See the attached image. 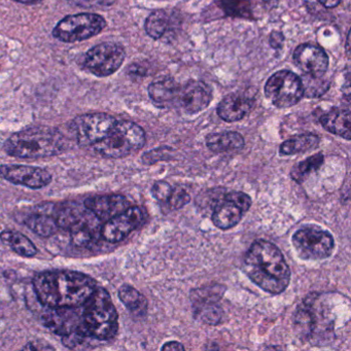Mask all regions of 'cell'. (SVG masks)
<instances>
[{
	"instance_id": "6da1fadb",
	"label": "cell",
	"mask_w": 351,
	"mask_h": 351,
	"mask_svg": "<svg viewBox=\"0 0 351 351\" xmlns=\"http://www.w3.org/2000/svg\"><path fill=\"white\" fill-rule=\"evenodd\" d=\"M38 301L48 308H77L88 301L97 287L89 275L77 271L55 270L40 273L34 278Z\"/></svg>"
},
{
	"instance_id": "7a4b0ae2",
	"label": "cell",
	"mask_w": 351,
	"mask_h": 351,
	"mask_svg": "<svg viewBox=\"0 0 351 351\" xmlns=\"http://www.w3.org/2000/svg\"><path fill=\"white\" fill-rule=\"evenodd\" d=\"M242 270L260 289L271 295L282 293L291 281V269L281 250L268 240H256L244 254Z\"/></svg>"
},
{
	"instance_id": "3957f363",
	"label": "cell",
	"mask_w": 351,
	"mask_h": 351,
	"mask_svg": "<svg viewBox=\"0 0 351 351\" xmlns=\"http://www.w3.org/2000/svg\"><path fill=\"white\" fill-rule=\"evenodd\" d=\"M66 141L60 131L50 127H32L12 135L3 149L19 159H42L60 155Z\"/></svg>"
},
{
	"instance_id": "277c9868",
	"label": "cell",
	"mask_w": 351,
	"mask_h": 351,
	"mask_svg": "<svg viewBox=\"0 0 351 351\" xmlns=\"http://www.w3.org/2000/svg\"><path fill=\"white\" fill-rule=\"evenodd\" d=\"M82 324L86 334L98 341H110L119 330V315L110 293L96 287L91 297L82 306Z\"/></svg>"
},
{
	"instance_id": "5b68a950",
	"label": "cell",
	"mask_w": 351,
	"mask_h": 351,
	"mask_svg": "<svg viewBox=\"0 0 351 351\" xmlns=\"http://www.w3.org/2000/svg\"><path fill=\"white\" fill-rule=\"evenodd\" d=\"M145 145V132L131 121H118L112 132L93 145L95 153L106 159H122Z\"/></svg>"
},
{
	"instance_id": "8992f818",
	"label": "cell",
	"mask_w": 351,
	"mask_h": 351,
	"mask_svg": "<svg viewBox=\"0 0 351 351\" xmlns=\"http://www.w3.org/2000/svg\"><path fill=\"white\" fill-rule=\"evenodd\" d=\"M293 248L304 261H320L334 252L335 240L332 234L319 227H303L291 237Z\"/></svg>"
},
{
	"instance_id": "52a82bcc",
	"label": "cell",
	"mask_w": 351,
	"mask_h": 351,
	"mask_svg": "<svg viewBox=\"0 0 351 351\" xmlns=\"http://www.w3.org/2000/svg\"><path fill=\"white\" fill-rule=\"evenodd\" d=\"M106 21L97 14L82 13L61 20L53 30V36L64 43H77L99 34Z\"/></svg>"
},
{
	"instance_id": "ba28073f",
	"label": "cell",
	"mask_w": 351,
	"mask_h": 351,
	"mask_svg": "<svg viewBox=\"0 0 351 351\" xmlns=\"http://www.w3.org/2000/svg\"><path fill=\"white\" fill-rule=\"evenodd\" d=\"M265 96L277 108H289L304 97L301 77L291 71H279L265 85Z\"/></svg>"
},
{
	"instance_id": "9c48e42d",
	"label": "cell",
	"mask_w": 351,
	"mask_h": 351,
	"mask_svg": "<svg viewBox=\"0 0 351 351\" xmlns=\"http://www.w3.org/2000/svg\"><path fill=\"white\" fill-rule=\"evenodd\" d=\"M125 57L124 47L116 43H104L84 55L82 66L96 77H108L122 66Z\"/></svg>"
},
{
	"instance_id": "30bf717a",
	"label": "cell",
	"mask_w": 351,
	"mask_h": 351,
	"mask_svg": "<svg viewBox=\"0 0 351 351\" xmlns=\"http://www.w3.org/2000/svg\"><path fill=\"white\" fill-rule=\"evenodd\" d=\"M118 120L110 114L93 112L75 118L71 129L80 147H93L112 132Z\"/></svg>"
},
{
	"instance_id": "8fae6325",
	"label": "cell",
	"mask_w": 351,
	"mask_h": 351,
	"mask_svg": "<svg viewBox=\"0 0 351 351\" xmlns=\"http://www.w3.org/2000/svg\"><path fill=\"white\" fill-rule=\"evenodd\" d=\"M145 215L143 207H128L102 225L101 237L110 243H119L145 223Z\"/></svg>"
},
{
	"instance_id": "7c38bea8",
	"label": "cell",
	"mask_w": 351,
	"mask_h": 351,
	"mask_svg": "<svg viewBox=\"0 0 351 351\" xmlns=\"http://www.w3.org/2000/svg\"><path fill=\"white\" fill-rule=\"evenodd\" d=\"M0 178L34 190L46 188L52 182V176L46 169L26 165H0Z\"/></svg>"
},
{
	"instance_id": "4fadbf2b",
	"label": "cell",
	"mask_w": 351,
	"mask_h": 351,
	"mask_svg": "<svg viewBox=\"0 0 351 351\" xmlns=\"http://www.w3.org/2000/svg\"><path fill=\"white\" fill-rule=\"evenodd\" d=\"M213 100L211 88L204 82L190 81L180 86L176 104L184 112L196 114L206 110Z\"/></svg>"
},
{
	"instance_id": "5bb4252c",
	"label": "cell",
	"mask_w": 351,
	"mask_h": 351,
	"mask_svg": "<svg viewBox=\"0 0 351 351\" xmlns=\"http://www.w3.org/2000/svg\"><path fill=\"white\" fill-rule=\"evenodd\" d=\"M293 60L300 71L311 77H324L328 71V55L317 45L309 43L300 45L293 51Z\"/></svg>"
},
{
	"instance_id": "9a60e30c",
	"label": "cell",
	"mask_w": 351,
	"mask_h": 351,
	"mask_svg": "<svg viewBox=\"0 0 351 351\" xmlns=\"http://www.w3.org/2000/svg\"><path fill=\"white\" fill-rule=\"evenodd\" d=\"M84 204L102 223H106L131 206L128 198L123 195L90 197Z\"/></svg>"
},
{
	"instance_id": "2e32d148",
	"label": "cell",
	"mask_w": 351,
	"mask_h": 351,
	"mask_svg": "<svg viewBox=\"0 0 351 351\" xmlns=\"http://www.w3.org/2000/svg\"><path fill=\"white\" fill-rule=\"evenodd\" d=\"M102 221L88 209L85 217L73 226L71 231V241L79 247H90L101 237Z\"/></svg>"
},
{
	"instance_id": "e0dca14e",
	"label": "cell",
	"mask_w": 351,
	"mask_h": 351,
	"mask_svg": "<svg viewBox=\"0 0 351 351\" xmlns=\"http://www.w3.org/2000/svg\"><path fill=\"white\" fill-rule=\"evenodd\" d=\"M254 108V101L246 96L230 94L226 96L217 108L221 120L228 123L238 122L245 118Z\"/></svg>"
},
{
	"instance_id": "ac0fdd59",
	"label": "cell",
	"mask_w": 351,
	"mask_h": 351,
	"mask_svg": "<svg viewBox=\"0 0 351 351\" xmlns=\"http://www.w3.org/2000/svg\"><path fill=\"white\" fill-rule=\"evenodd\" d=\"M320 124L328 132L350 141L351 114L347 108H332L322 114Z\"/></svg>"
},
{
	"instance_id": "d6986e66",
	"label": "cell",
	"mask_w": 351,
	"mask_h": 351,
	"mask_svg": "<svg viewBox=\"0 0 351 351\" xmlns=\"http://www.w3.org/2000/svg\"><path fill=\"white\" fill-rule=\"evenodd\" d=\"M180 87L172 79L154 82L149 86V98L157 108H171L176 104Z\"/></svg>"
},
{
	"instance_id": "ffe728a7",
	"label": "cell",
	"mask_w": 351,
	"mask_h": 351,
	"mask_svg": "<svg viewBox=\"0 0 351 351\" xmlns=\"http://www.w3.org/2000/svg\"><path fill=\"white\" fill-rule=\"evenodd\" d=\"M243 215V211L239 207L223 197L213 208L211 221L219 229L229 230L240 223Z\"/></svg>"
},
{
	"instance_id": "44dd1931",
	"label": "cell",
	"mask_w": 351,
	"mask_h": 351,
	"mask_svg": "<svg viewBox=\"0 0 351 351\" xmlns=\"http://www.w3.org/2000/svg\"><path fill=\"white\" fill-rule=\"evenodd\" d=\"M206 145L215 154L228 153V152L239 151L245 145L244 137L240 133L234 131L211 133L207 135Z\"/></svg>"
},
{
	"instance_id": "7402d4cb",
	"label": "cell",
	"mask_w": 351,
	"mask_h": 351,
	"mask_svg": "<svg viewBox=\"0 0 351 351\" xmlns=\"http://www.w3.org/2000/svg\"><path fill=\"white\" fill-rule=\"evenodd\" d=\"M313 302L305 300L293 315V330L302 341L309 340L315 330L316 316L312 309Z\"/></svg>"
},
{
	"instance_id": "603a6c76",
	"label": "cell",
	"mask_w": 351,
	"mask_h": 351,
	"mask_svg": "<svg viewBox=\"0 0 351 351\" xmlns=\"http://www.w3.org/2000/svg\"><path fill=\"white\" fill-rule=\"evenodd\" d=\"M88 208L85 204L82 205L75 202L63 203L58 205L53 213V217L56 219L59 228L71 230L77 225L87 213Z\"/></svg>"
},
{
	"instance_id": "cb8c5ba5",
	"label": "cell",
	"mask_w": 351,
	"mask_h": 351,
	"mask_svg": "<svg viewBox=\"0 0 351 351\" xmlns=\"http://www.w3.org/2000/svg\"><path fill=\"white\" fill-rule=\"evenodd\" d=\"M319 136L312 133L295 135L281 143L279 153L281 156H291L313 151L319 145Z\"/></svg>"
},
{
	"instance_id": "d4e9b609",
	"label": "cell",
	"mask_w": 351,
	"mask_h": 351,
	"mask_svg": "<svg viewBox=\"0 0 351 351\" xmlns=\"http://www.w3.org/2000/svg\"><path fill=\"white\" fill-rule=\"evenodd\" d=\"M0 240L10 246L12 250L24 258H32L38 254V248L34 242L24 234L7 230L0 234Z\"/></svg>"
},
{
	"instance_id": "484cf974",
	"label": "cell",
	"mask_w": 351,
	"mask_h": 351,
	"mask_svg": "<svg viewBox=\"0 0 351 351\" xmlns=\"http://www.w3.org/2000/svg\"><path fill=\"white\" fill-rule=\"evenodd\" d=\"M119 299L134 316H145L147 311V300L131 285H124L119 289Z\"/></svg>"
},
{
	"instance_id": "4316f807",
	"label": "cell",
	"mask_w": 351,
	"mask_h": 351,
	"mask_svg": "<svg viewBox=\"0 0 351 351\" xmlns=\"http://www.w3.org/2000/svg\"><path fill=\"white\" fill-rule=\"evenodd\" d=\"M25 225L40 237L48 238L58 232V223L53 215L46 213H36L25 219Z\"/></svg>"
},
{
	"instance_id": "83f0119b",
	"label": "cell",
	"mask_w": 351,
	"mask_h": 351,
	"mask_svg": "<svg viewBox=\"0 0 351 351\" xmlns=\"http://www.w3.org/2000/svg\"><path fill=\"white\" fill-rule=\"evenodd\" d=\"M324 162V157L322 153L306 158L305 160L293 166L291 171V180H295L298 184H302L304 180H307L310 174L317 171L322 167Z\"/></svg>"
},
{
	"instance_id": "f1b7e54d",
	"label": "cell",
	"mask_w": 351,
	"mask_h": 351,
	"mask_svg": "<svg viewBox=\"0 0 351 351\" xmlns=\"http://www.w3.org/2000/svg\"><path fill=\"white\" fill-rule=\"evenodd\" d=\"M194 317L208 326H217L223 322V310L219 303L196 304L193 305Z\"/></svg>"
},
{
	"instance_id": "f546056e",
	"label": "cell",
	"mask_w": 351,
	"mask_h": 351,
	"mask_svg": "<svg viewBox=\"0 0 351 351\" xmlns=\"http://www.w3.org/2000/svg\"><path fill=\"white\" fill-rule=\"evenodd\" d=\"M169 25V16L164 10L154 11L145 20V29L153 40H159L165 34Z\"/></svg>"
},
{
	"instance_id": "4dcf8cb0",
	"label": "cell",
	"mask_w": 351,
	"mask_h": 351,
	"mask_svg": "<svg viewBox=\"0 0 351 351\" xmlns=\"http://www.w3.org/2000/svg\"><path fill=\"white\" fill-rule=\"evenodd\" d=\"M226 287L221 285H209L199 287L191 291V301L193 305L196 304L219 303L226 293Z\"/></svg>"
},
{
	"instance_id": "1f68e13d",
	"label": "cell",
	"mask_w": 351,
	"mask_h": 351,
	"mask_svg": "<svg viewBox=\"0 0 351 351\" xmlns=\"http://www.w3.org/2000/svg\"><path fill=\"white\" fill-rule=\"evenodd\" d=\"M217 5L226 15L242 19H252V5L250 0H217Z\"/></svg>"
},
{
	"instance_id": "d6a6232c",
	"label": "cell",
	"mask_w": 351,
	"mask_h": 351,
	"mask_svg": "<svg viewBox=\"0 0 351 351\" xmlns=\"http://www.w3.org/2000/svg\"><path fill=\"white\" fill-rule=\"evenodd\" d=\"M302 80L303 84L304 97L317 98L324 95L328 91V82L322 77H315L305 75Z\"/></svg>"
},
{
	"instance_id": "836d02e7",
	"label": "cell",
	"mask_w": 351,
	"mask_h": 351,
	"mask_svg": "<svg viewBox=\"0 0 351 351\" xmlns=\"http://www.w3.org/2000/svg\"><path fill=\"white\" fill-rule=\"evenodd\" d=\"M191 201V196L184 188H173L172 191L171 196H170L169 200L166 203L169 210H178V209L182 208L186 206Z\"/></svg>"
},
{
	"instance_id": "e575fe53",
	"label": "cell",
	"mask_w": 351,
	"mask_h": 351,
	"mask_svg": "<svg viewBox=\"0 0 351 351\" xmlns=\"http://www.w3.org/2000/svg\"><path fill=\"white\" fill-rule=\"evenodd\" d=\"M173 186L165 180H158L152 186V195L158 202L166 204L171 196Z\"/></svg>"
},
{
	"instance_id": "d590c367",
	"label": "cell",
	"mask_w": 351,
	"mask_h": 351,
	"mask_svg": "<svg viewBox=\"0 0 351 351\" xmlns=\"http://www.w3.org/2000/svg\"><path fill=\"white\" fill-rule=\"evenodd\" d=\"M223 197L228 201H231L232 203H234L236 206L239 207L244 213L250 210V207H252V198L245 193L239 192V191H232V192L226 193Z\"/></svg>"
},
{
	"instance_id": "8d00e7d4",
	"label": "cell",
	"mask_w": 351,
	"mask_h": 351,
	"mask_svg": "<svg viewBox=\"0 0 351 351\" xmlns=\"http://www.w3.org/2000/svg\"><path fill=\"white\" fill-rule=\"evenodd\" d=\"M169 147H159V149H152L147 152L141 157L143 163L147 165L158 163L161 160H167L169 158Z\"/></svg>"
},
{
	"instance_id": "74e56055",
	"label": "cell",
	"mask_w": 351,
	"mask_h": 351,
	"mask_svg": "<svg viewBox=\"0 0 351 351\" xmlns=\"http://www.w3.org/2000/svg\"><path fill=\"white\" fill-rule=\"evenodd\" d=\"M117 0H69V3L75 7L84 9H101L114 5Z\"/></svg>"
},
{
	"instance_id": "f35d334b",
	"label": "cell",
	"mask_w": 351,
	"mask_h": 351,
	"mask_svg": "<svg viewBox=\"0 0 351 351\" xmlns=\"http://www.w3.org/2000/svg\"><path fill=\"white\" fill-rule=\"evenodd\" d=\"M23 350H54V347L51 345H43L42 343L30 342L23 347Z\"/></svg>"
},
{
	"instance_id": "ab89813d",
	"label": "cell",
	"mask_w": 351,
	"mask_h": 351,
	"mask_svg": "<svg viewBox=\"0 0 351 351\" xmlns=\"http://www.w3.org/2000/svg\"><path fill=\"white\" fill-rule=\"evenodd\" d=\"M162 350H184L186 347L178 341H170V342L165 343L163 346L161 347Z\"/></svg>"
},
{
	"instance_id": "60d3db41",
	"label": "cell",
	"mask_w": 351,
	"mask_h": 351,
	"mask_svg": "<svg viewBox=\"0 0 351 351\" xmlns=\"http://www.w3.org/2000/svg\"><path fill=\"white\" fill-rule=\"evenodd\" d=\"M317 1L326 9H334L341 3V0H317Z\"/></svg>"
},
{
	"instance_id": "b9f144b4",
	"label": "cell",
	"mask_w": 351,
	"mask_h": 351,
	"mask_svg": "<svg viewBox=\"0 0 351 351\" xmlns=\"http://www.w3.org/2000/svg\"><path fill=\"white\" fill-rule=\"evenodd\" d=\"M14 1H17V3H24V5H34V3H38L40 0H14Z\"/></svg>"
}]
</instances>
